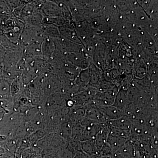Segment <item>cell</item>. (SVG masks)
Returning <instances> with one entry per match:
<instances>
[{
    "instance_id": "obj_9",
    "label": "cell",
    "mask_w": 158,
    "mask_h": 158,
    "mask_svg": "<svg viewBox=\"0 0 158 158\" xmlns=\"http://www.w3.org/2000/svg\"><path fill=\"white\" fill-rule=\"evenodd\" d=\"M83 146L86 150L89 151L98 149L94 139H90V140L85 141L83 143Z\"/></svg>"
},
{
    "instance_id": "obj_5",
    "label": "cell",
    "mask_w": 158,
    "mask_h": 158,
    "mask_svg": "<svg viewBox=\"0 0 158 158\" xmlns=\"http://www.w3.org/2000/svg\"><path fill=\"white\" fill-rule=\"evenodd\" d=\"M129 105L127 93L123 90L119 91L115 98L113 106L126 114Z\"/></svg>"
},
{
    "instance_id": "obj_4",
    "label": "cell",
    "mask_w": 158,
    "mask_h": 158,
    "mask_svg": "<svg viewBox=\"0 0 158 158\" xmlns=\"http://www.w3.org/2000/svg\"><path fill=\"white\" fill-rule=\"evenodd\" d=\"M87 118L90 121L95 122L104 124L106 120L101 112L95 104H90L86 111Z\"/></svg>"
},
{
    "instance_id": "obj_2",
    "label": "cell",
    "mask_w": 158,
    "mask_h": 158,
    "mask_svg": "<svg viewBox=\"0 0 158 158\" xmlns=\"http://www.w3.org/2000/svg\"><path fill=\"white\" fill-rule=\"evenodd\" d=\"M96 106L104 116L106 121L114 120L126 114L113 105L110 106Z\"/></svg>"
},
{
    "instance_id": "obj_1",
    "label": "cell",
    "mask_w": 158,
    "mask_h": 158,
    "mask_svg": "<svg viewBox=\"0 0 158 158\" xmlns=\"http://www.w3.org/2000/svg\"><path fill=\"white\" fill-rule=\"evenodd\" d=\"M106 123V126L113 127L131 132L132 127V122L127 114L114 120H108Z\"/></svg>"
},
{
    "instance_id": "obj_8",
    "label": "cell",
    "mask_w": 158,
    "mask_h": 158,
    "mask_svg": "<svg viewBox=\"0 0 158 158\" xmlns=\"http://www.w3.org/2000/svg\"><path fill=\"white\" fill-rule=\"evenodd\" d=\"M106 126L107 127L109 134L110 135L126 138H128L131 135V132L123 131L113 127L109 126Z\"/></svg>"
},
{
    "instance_id": "obj_6",
    "label": "cell",
    "mask_w": 158,
    "mask_h": 158,
    "mask_svg": "<svg viewBox=\"0 0 158 158\" xmlns=\"http://www.w3.org/2000/svg\"><path fill=\"white\" fill-rule=\"evenodd\" d=\"M128 140V138L117 137L109 134L106 143L111 149L118 150L126 144Z\"/></svg>"
},
{
    "instance_id": "obj_3",
    "label": "cell",
    "mask_w": 158,
    "mask_h": 158,
    "mask_svg": "<svg viewBox=\"0 0 158 158\" xmlns=\"http://www.w3.org/2000/svg\"><path fill=\"white\" fill-rule=\"evenodd\" d=\"M87 122V123L85 125V128L84 131V137L85 141L95 139L98 133L104 127V124L90 121L89 119H88Z\"/></svg>"
},
{
    "instance_id": "obj_7",
    "label": "cell",
    "mask_w": 158,
    "mask_h": 158,
    "mask_svg": "<svg viewBox=\"0 0 158 158\" xmlns=\"http://www.w3.org/2000/svg\"><path fill=\"white\" fill-rule=\"evenodd\" d=\"M109 131L107 127L106 126H104L103 127L98 133L94 139L97 148L101 149L103 146L106 143Z\"/></svg>"
}]
</instances>
